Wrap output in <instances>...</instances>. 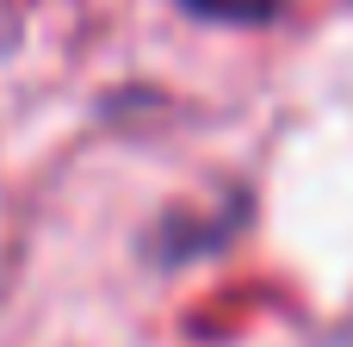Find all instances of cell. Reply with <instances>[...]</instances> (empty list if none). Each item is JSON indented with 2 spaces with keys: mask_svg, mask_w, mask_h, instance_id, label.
Listing matches in <instances>:
<instances>
[{
  "mask_svg": "<svg viewBox=\"0 0 353 347\" xmlns=\"http://www.w3.org/2000/svg\"><path fill=\"white\" fill-rule=\"evenodd\" d=\"M180 6L199 19H223V25H261L279 12V0H180Z\"/></svg>",
  "mask_w": 353,
  "mask_h": 347,
  "instance_id": "6da1fadb",
  "label": "cell"
}]
</instances>
